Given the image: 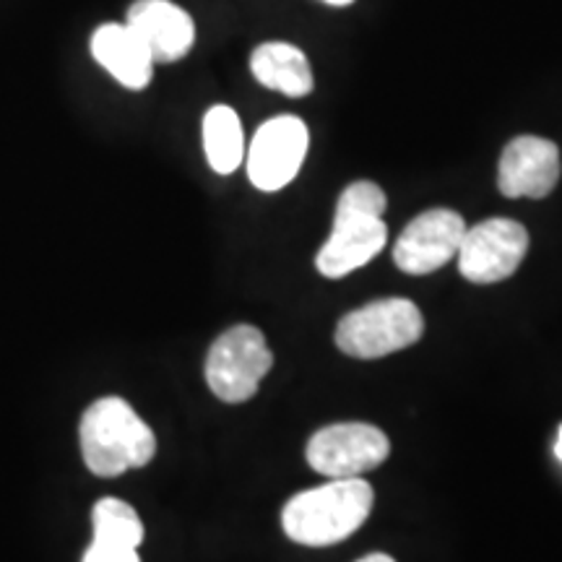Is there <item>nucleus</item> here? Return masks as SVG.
Listing matches in <instances>:
<instances>
[{"label":"nucleus","mask_w":562,"mask_h":562,"mask_svg":"<svg viewBox=\"0 0 562 562\" xmlns=\"http://www.w3.org/2000/svg\"><path fill=\"white\" fill-rule=\"evenodd\" d=\"M372 487L362 476L331 480L315 490L294 495L281 513V526L292 542L305 547H331L349 539L368 521Z\"/></svg>","instance_id":"obj_1"},{"label":"nucleus","mask_w":562,"mask_h":562,"mask_svg":"<svg viewBox=\"0 0 562 562\" xmlns=\"http://www.w3.org/2000/svg\"><path fill=\"white\" fill-rule=\"evenodd\" d=\"M79 438L83 461L97 476H121L146 467L157 453L151 427L117 396H104L83 412Z\"/></svg>","instance_id":"obj_2"},{"label":"nucleus","mask_w":562,"mask_h":562,"mask_svg":"<svg viewBox=\"0 0 562 562\" xmlns=\"http://www.w3.org/2000/svg\"><path fill=\"white\" fill-rule=\"evenodd\" d=\"M425 334V318L412 300L389 297L344 315L336 326V347L357 360L402 351L417 344Z\"/></svg>","instance_id":"obj_3"},{"label":"nucleus","mask_w":562,"mask_h":562,"mask_svg":"<svg viewBox=\"0 0 562 562\" xmlns=\"http://www.w3.org/2000/svg\"><path fill=\"white\" fill-rule=\"evenodd\" d=\"M273 355L256 326H232L211 344L206 383L224 404H243L258 393Z\"/></svg>","instance_id":"obj_4"},{"label":"nucleus","mask_w":562,"mask_h":562,"mask_svg":"<svg viewBox=\"0 0 562 562\" xmlns=\"http://www.w3.org/2000/svg\"><path fill=\"white\" fill-rule=\"evenodd\" d=\"M391 442L385 432L364 422H339L318 430L307 442V463L328 480H351L389 459Z\"/></svg>","instance_id":"obj_5"},{"label":"nucleus","mask_w":562,"mask_h":562,"mask_svg":"<svg viewBox=\"0 0 562 562\" xmlns=\"http://www.w3.org/2000/svg\"><path fill=\"white\" fill-rule=\"evenodd\" d=\"M529 250V232L513 220H487L467 229L459 248V271L474 284H497L513 277Z\"/></svg>","instance_id":"obj_6"},{"label":"nucleus","mask_w":562,"mask_h":562,"mask_svg":"<svg viewBox=\"0 0 562 562\" xmlns=\"http://www.w3.org/2000/svg\"><path fill=\"white\" fill-rule=\"evenodd\" d=\"M307 125L294 115L271 117L258 128L248 151V178L258 191L273 193L297 178L305 161Z\"/></svg>","instance_id":"obj_7"},{"label":"nucleus","mask_w":562,"mask_h":562,"mask_svg":"<svg viewBox=\"0 0 562 562\" xmlns=\"http://www.w3.org/2000/svg\"><path fill=\"white\" fill-rule=\"evenodd\" d=\"M467 235L463 216L451 209H430L406 224L393 248V263L412 277H425L459 256Z\"/></svg>","instance_id":"obj_8"},{"label":"nucleus","mask_w":562,"mask_h":562,"mask_svg":"<svg viewBox=\"0 0 562 562\" xmlns=\"http://www.w3.org/2000/svg\"><path fill=\"white\" fill-rule=\"evenodd\" d=\"M560 180V149L539 136H518L497 165V188L505 199H544Z\"/></svg>","instance_id":"obj_9"},{"label":"nucleus","mask_w":562,"mask_h":562,"mask_svg":"<svg viewBox=\"0 0 562 562\" xmlns=\"http://www.w3.org/2000/svg\"><path fill=\"white\" fill-rule=\"evenodd\" d=\"M385 240L389 227L383 216L336 209L334 229L315 256V266L326 279H341L370 263L385 248Z\"/></svg>","instance_id":"obj_10"},{"label":"nucleus","mask_w":562,"mask_h":562,"mask_svg":"<svg viewBox=\"0 0 562 562\" xmlns=\"http://www.w3.org/2000/svg\"><path fill=\"white\" fill-rule=\"evenodd\" d=\"M154 63H175L191 53L195 24L191 13L172 0H136L128 9V21Z\"/></svg>","instance_id":"obj_11"},{"label":"nucleus","mask_w":562,"mask_h":562,"mask_svg":"<svg viewBox=\"0 0 562 562\" xmlns=\"http://www.w3.org/2000/svg\"><path fill=\"white\" fill-rule=\"evenodd\" d=\"M91 55L125 89L140 91L151 83L154 58L128 24H102L91 34Z\"/></svg>","instance_id":"obj_12"},{"label":"nucleus","mask_w":562,"mask_h":562,"mask_svg":"<svg viewBox=\"0 0 562 562\" xmlns=\"http://www.w3.org/2000/svg\"><path fill=\"white\" fill-rule=\"evenodd\" d=\"M250 70L266 89L286 97H307L313 91V70L307 55L290 42H263L250 55Z\"/></svg>","instance_id":"obj_13"},{"label":"nucleus","mask_w":562,"mask_h":562,"mask_svg":"<svg viewBox=\"0 0 562 562\" xmlns=\"http://www.w3.org/2000/svg\"><path fill=\"white\" fill-rule=\"evenodd\" d=\"M203 151H206L211 170L220 175H232L243 165V123L227 104H216L203 117Z\"/></svg>","instance_id":"obj_14"},{"label":"nucleus","mask_w":562,"mask_h":562,"mask_svg":"<svg viewBox=\"0 0 562 562\" xmlns=\"http://www.w3.org/2000/svg\"><path fill=\"white\" fill-rule=\"evenodd\" d=\"M91 526H94L91 542L131 547V550H138V544L144 542V524H140L138 513L117 497H102L94 505Z\"/></svg>","instance_id":"obj_15"},{"label":"nucleus","mask_w":562,"mask_h":562,"mask_svg":"<svg viewBox=\"0 0 562 562\" xmlns=\"http://www.w3.org/2000/svg\"><path fill=\"white\" fill-rule=\"evenodd\" d=\"M81 562H140V558L138 550H131V547L91 542Z\"/></svg>","instance_id":"obj_16"},{"label":"nucleus","mask_w":562,"mask_h":562,"mask_svg":"<svg viewBox=\"0 0 562 562\" xmlns=\"http://www.w3.org/2000/svg\"><path fill=\"white\" fill-rule=\"evenodd\" d=\"M357 562H396L391 558V554H383V552H372V554H368V558H362V560H357Z\"/></svg>","instance_id":"obj_17"},{"label":"nucleus","mask_w":562,"mask_h":562,"mask_svg":"<svg viewBox=\"0 0 562 562\" xmlns=\"http://www.w3.org/2000/svg\"><path fill=\"white\" fill-rule=\"evenodd\" d=\"M554 456L562 461V425H560V432H558V440H554Z\"/></svg>","instance_id":"obj_18"},{"label":"nucleus","mask_w":562,"mask_h":562,"mask_svg":"<svg viewBox=\"0 0 562 562\" xmlns=\"http://www.w3.org/2000/svg\"><path fill=\"white\" fill-rule=\"evenodd\" d=\"M323 3H328V5H349V3H355V0H323Z\"/></svg>","instance_id":"obj_19"}]
</instances>
